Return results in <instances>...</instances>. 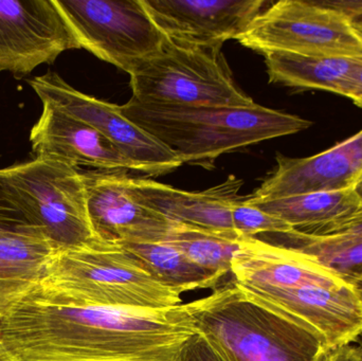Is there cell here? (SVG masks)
<instances>
[{"label": "cell", "mask_w": 362, "mask_h": 361, "mask_svg": "<svg viewBox=\"0 0 362 361\" xmlns=\"http://www.w3.org/2000/svg\"><path fill=\"white\" fill-rule=\"evenodd\" d=\"M196 333L185 304H76L40 283L0 317V339L18 361H173Z\"/></svg>", "instance_id": "cell-1"}, {"label": "cell", "mask_w": 362, "mask_h": 361, "mask_svg": "<svg viewBox=\"0 0 362 361\" xmlns=\"http://www.w3.org/2000/svg\"><path fill=\"white\" fill-rule=\"evenodd\" d=\"M129 121L158 140L182 165L213 167L215 159L265 140L312 126L301 117L264 107L144 103L131 97L120 106Z\"/></svg>", "instance_id": "cell-2"}, {"label": "cell", "mask_w": 362, "mask_h": 361, "mask_svg": "<svg viewBox=\"0 0 362 361\" xmlns=\"http://www.w3.org/2000/svg\"><path fill=\"white\" fill-rule=\"evenodd\" d=\"M185 305L197 332L230 361H323L331 350L234 280Z\"/></svg>", "instance_id": "cell-3"}, {"label": "cell", "mask_w": 362, "mask_h": 361, "mask_svg": "<svg viewBox=\"0 0 362 361\" xmlns=\"http://www.w3.org/2000/svg\"><path fill=\"white\" fill-rule=\"evenodd\" d=\"M40 283L76 304L161 309L182 301L131 252L101 241L57 251Z\"/></svg>", "instance_id": "cell-4"}, {"label": "cell", "mask_w": 362, "mask_h": 361, "mask_svg": "<svg viewBox=\"0 0 362 361\" xmlns=\"http://www.w3.org/2000/svg\"><path fill=\"white\" fill-rule=\"evenodd\" d=\"M0 187L28 225L42 230L59 251L99 241L89 222L78 167L55 157L35 156L0 169Z\"/></svg>", "instance_id": "cell-5"}, {"label": "cell", "mask_w": 362, "mask_h": 361, "mask_svg": "<svg viewBox=\"0 0 362 361\" xmlns=\"http://www.w3.org/2000/svg\"><path fill=\"white\" fill-rule=\"evenodd\" d=\"M131 76L133 99L144 103L250 107L236 84L221 47H189L168 40L158 54Z\"/></svg>", "instance_id": "cell-6"}, {"label": "cell", "mask_w": 362, "mask_h": 361, "mask_svg": "<svg viewBox=\"0 0 362 361\" xmlns=\"http://www.w3.org/2000/svg\"><path fill=\"white\" fill-rule=\"evenodd\" d=\"M78 42L98 59L132 74L168 38L142 0H53Z\"/></svg>", "instance_id": "cell-7"}, {"label": "cell", "mask_w": 362, "mask_h": 361, "mask_svg": "<svg viewBox=\"0 0 362 361\" xmlns=\"http://www.w3.org/2000/svg\"><path fill=\"white\" fill-rule=\"evenodd\" d=\"M238 42L263 55L279 51L362 59V40L349 19L319 1L276 2L257 16Z\"/></svg>", "instance_id": "cell-8"}, {"label": "cell", "mask_w": 362, "mask_h": 361, "mask_svg": "<svg viewBox=\"0 0 362 361\" xmlns=\"http://www.w3.org/2000/svg\"><path fill=\"white\" fill-rule=\"evenodd\" d=\"M29 84L42 103L51 104L103 134L122 150L136 172L160 176L182 165L158 140L129 121L120 106L76 90L55 72L36 76Z\"/></svg>", "instance_id": "cell-9"}, {"label": "cell", "mask_w": 362, "mask_h": 361, "mask_svg": "<svg viewBox=\"0 0 362 361\" xmlns=\"http://www.w3.org/2000/svg\"><path fill=\"white\" fill-rule=\"evenodd\" d=\"M80 49L53 0H0V71L27 76Z\"/></svg>", "instance_id": "cell-10"}, {"label": "cell", "mask_w": 362, "mask_h": 361, "mask_svg": "<svg viewBox=\"0 0 362 361\" xmlns=\"http://www.w3.org/2000/svg\"><path fill=\"white\" fill-rule=\"evenodd\" d=\"M93 235L103 243H161L175 223L138 201L123 171L82 172Z\"/></svg>", "instance_id": "cell-11"}, {"label": "cell", "mask_w": 362, "mask_h": 361, "mask_svg": "<svg viewBox=\"0 0 362 361\" xmlns=\"http://www.w3.org/2000/svg\"><path fill=\"white\" fill-rule=\"evenodd\" d=\"M157 27L175 44L223 47L238 40L264 11V0H142Z\"/></svg>", "instance_id": "cell-12"}, {"label": "cell", "mask_w": 362, "mask_h": 361, "mask_svg": "<svg viewBox=\"0 0 362 361\" xmlns=\"http://www.w3.org/2000/svg\"><path fill=\"white\" fill-rule=\"evenodd\" d=\"M244 288L318 337L329 349L356 343L362 336V301L354 286Z\"/></svg>", "instance_id": "cell-13"}, {"label": "cell", "mask_w": 362, "mask_h": 361, "mask_svg": "<svg viewBox=\"0 0 362 361\" xmlns=\"http://www.w3.org/2000/svg\"><path fill=\"white\" fill-rule=\"evenodd\" d=\"M362 179V129L334 148L308 157L276 155V167L250 199H281L354 189Z\"/></svg>", "instance_id": "cell-14"}, {"label": "cell", "mask_w": 362, "mask_h": 361, "mask_svg": "<svg viewBox=\"0 0 362 361\" xmlns=\"http://www.w3.org/2000/svg\"><path fill=\"white\" fill-rule=\"evenodd\" d=\"M243 184L242 179L230 175L208 190L187 192L150 178L127 175L129 191L146 207L175 224L223 235H238L231 214L233 206L243 201L240 196Z\"/></svg>", "instance_id": "cell-15"}, {"label": "cell", "mask_w": 362, "mask_h": 361, "mask_svg": "<svg viewBox=\"0 0 362 361\" xmlns=\"http://www.w3.org/2000/svg\"><path fill=\"white\" fill-rule=\"evenodd\" d=\"M234 281L243 288H291L353 286L341 273L298 250L247 237L232 261Z\"/></svg>", "instance_id": "cell-16"}, {"label": "cell", "mask_w": 362, "mask_h": 361, "mask_svg": "<svg viewBox=\"0 0 362 361\" xmlns=\"http://www.w3.org/2000/svg\"><path fill=\"white\" fill-rule=\"evenodd\" d=\"M35 156H51L74 167L95 171H135L122 150L95 127L59 108L42 103V114L30 131Z\"/></svg>", "instance_id": "cell-17"}, {"label": "cell", "mask_w": 362, "mask_h": 361, "mask_svg": "<svg viewBox=\"0 0 362 361\" xmlns=\"http://www.w3.org/2000/svg\"><path fill=\"white\" fill-rule=\"evenodd\" d=\"M57 251L36 227H0V317L44 279Z\"/></svg>", "instance_id": "cell-18"}, {"label": "cell", "mask_w": 362, "mask_h": 361, "mask_svg": "<svg viewBox=\"0 0 362 361\" xmlns=\"http://www.w3.org/2000/svg\"><path fill=\"white\" fill-rule=\"evenodd\" d=\"M270 83L291 88L319 89L346 95L351 76L362 59L321 57L289 52L264 54Z\"/></svg>", "instance_id": "cell-19"}, {"label": "cell", "mask_w": 362, "mask_h": 361, "mask_svg": "<svg viewBox=\"0 0 362 361\" xmlns=\"http://www.w3.org/2000/svg\"><path fill=\"white\" fill-rule=\"evenodd\" d=\"M247 201L298 231L331 224L362 211V201L354 189L306 193L265 201L249 197Z\"/></svg>", "instance_id": "cell-20"}, {"label": "cell", "mask_w": 362, "mask_h": 361, "mask_svg": "<svg viewBox=\"0 0 362 361\" xmlns=\"http://www.w3.org/2000/svg\"><path fill=\"white\" fill-rule=\"evenodd\" d=\"M121 247L139 259L155 279L178 294L216 288L223 276L202 268L167 242L127 243Z\"/></svg>", "instance_id": "cell-21"}, {"label": "cell", "mask_w": 362, "mask_h": 361, "mask_svg": "<svg viewBox=\"0 0 362 361\" xmlns=\"http://www.w3.org/2000/svg\"><path fill=\"white\" fill-rule=\"evenodd\" d=\"M255 237L308 254L348 280L353 273L362 268V239L312 237L295 229L287 232L265 233Z\"/></svg>", "instance_id": "cell-22"}, {"label": "cell", "mask_w": 362, "mask_h": 361, "mask_svg": "<svg viewBox=\"0 0 362 361\" xmlns=\"http://www.w3.org/2000/svg\"><path fill=\"white\" fill-rule=\"evenodd\" d=\"M245 239L247 237L238 235H223L176 224L165 242L202 268L225 277L231 273L232 261Z\"/></svg>", "instance_id": "cell-23"}, {"label": "cell", "mask_w": 362, "mask_h": 361, "mask_svg": "<svg viewBox=\"0 0 362 361\" xmlns=\"http://www.w3.org/2000/svg\"><path fill=\"white\" fill-rule=\"evenodd\" d=\"M231 216L234 231L242 237H255L265 233L287 232L293 229L280 218L251 205L247 199L238 201L233 206Z\"/></svg>", "instance_id": "cell-24"}, {"label": "cell", "mask_w": 362, "mask_h": 361, "mask_svg": "<svg viewBox=\"0 0 362 361\" xmlns=\"http://www.w3.org/2000/svg\"><path fill=\"white\" fill-rule=\"evenodd\" d=\"M173 361H230L204 335H192L180 348Z\"/></svg>", "instance_id": "cell-25"}, {"label": "cell", "mask_w": 362, "mask_h": 361, "mask_svg": "<svg viewBox=\"0 0 362 361\" xmlns=\"http://www.w3.org/2000/svg\"><path fill=\"white\" fill-rule=\"evenodd\" d=\"M298 231V230H297ZM312 237H336V239H362V211L331 224L313 227L299 231Z\"/></svg>", "instance_id": "cell-26"}, {"label": "cell", "mask_w": 362, "mask_h": 361, "mask_svg": "<svg viewBox=\"0 0 362 361\" xmlns=\"http://www.w3.org/2000/svg\"><path fill=\"white\" fill-rule=\"evenodd\" d=\"M21 225H28L27 220L0 187V227H16Z\"/></svg>", "instance_id": "cell-27"}, {"label": "cell", "mask_w": 362, "mask_h": 361, "mask_svg": "<svg viewBox=\"0 0 362 361\" xmlns=\"http://www.w3.org/2000/svg\"><path fill=\"white\" fill-rule=\"evenodd\" d=\"M323 361H362L358 345H344L329 350Z\"/></svg>", "instance_id": "cell-28"}, {"label": "cell", "mask_w": 362, "mask_h": 361, "mask_svg": "<svg viewBox=\"0 0 362 361\" xmlns=\"http://www.w3.org/2000/svg\"><path fill=\"white\" fill-rule=\"evenodd\" d=\"M344 97L352 100L354 104L362 108V61L353 72Z\"/></svg>", "instance_id": "cell-29"}, {"label": "cell", "mask_w": 362, "mask_h": 361, "mask_svg": "<svg viewBox=\"0 0 362 361\" xmlns=\"http://www.w3.org/2000/svg\"><path fill=\"white\" fill-rule=\"evenodd\" d=\"M349 281L354 286L355 290L358 292L359 297H361L362 301V268L353 273L352 275L350 276V278H349Z\"/></svg>", "instance_id": "cell-30"}, {"label": "cell", "mask_w": 362, "mask_h": 361, "mask_svg": "<svg viewBox=\"0 0 362 361\" xmlns=\"http://www.w3.org/2000/svg\"><path fill=\"white\" fill-rule=\"evenodd\" d=\"M348 19L350 21L351 25H352L353 30L356 32L357 35L362 40V13L353 15V16L349 17Z\"/></svg>", "instance_id": "cell-31"}, {"label": "cell", "mask_w": 362, "mask_h": 361, "mask_svg": "<svg viewBox=\"0 0 362 361\" xmlns=\"http://www.w3.org/2000/svg\"><path fill=\"white\" fill-rule=\"evenodd\" d=\"M0 361H18L0 339Z\"/></svg>", "instance_id": "cell-32"}, {"label": "cell", "mask_w": 362, "mask_h": 361, "mask_svg": "<svg viewBox=\"0 0 362 361\" xmlns=\"http://www.w3.org/2000/svg\"><path fill=\"white\" fill-rule=\"evenodd\" d=\"M354 191L357 196H358L359 199L362 201V179L354 187Z\"/></svg>", "instance_id": "cell-33"}, {"label": "cell", "mask_w": 362, "mask_h": 361, "mask_svg": "<svg viewBox=\"0 0 362 361\" xmlns=\"http://www.w3.org/2000/svg\"><path fill=\"white\" fill-rule=\"evenodd\" d=\"M356 343H358V347H359V349H361V354H362V336L361 337V338L358 339V341H356Z\"/></svg>", "instance_id": "cell-34"}]
</instances>
